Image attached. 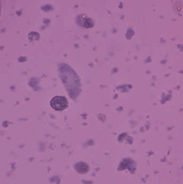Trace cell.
Instances as JSON below:
<instances>
[{
    "instance_id": "obj_1",
    "label": "cell",
    "mask_w": 183,
    "mask_h": 184,
    "mask_svg": "<svg viewBox=\"0 0 183 184\" xmlns=\"http://www.w3.org/2000/svg\"><path fill=\"white\" fill-rule=\"evenodd\" d=\"M52 107L57 111H61L68 106L67 99L63 96H57L52 99L51 102Z\"/></svg>"
}]
</instances>
